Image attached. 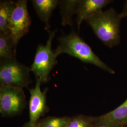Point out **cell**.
<instances>
[{"instance_id":"17","label":"cell","mask_w":127,"mask_h":127,"mask_svg":"<svg viewBox=\"0 0 127 127\" xmlns=\"http://www.w3.org/2000/svg\"><path fill=\"white\" fill-rule=\"evenodd\" d=\"M123 18H127V0L125 1L123 6V11L121 12Z\"/></svg>"},{"instance_id":"19","label":"cell","mask_w":127,"mask_h":127,"mask_svg":"<svg viewBox=\"0 0 127 127\" xmlns=\"http://www.w3.org/2000/svg\"><path fill=\"white\" fill-rule=\"evenodd\" d=\"M125 127H127V125H126V126H125Z\"/></svg>"},{"instance_id":"12","label":"cell","mask_w":127,"mask_h":127,"mask_svg":"<svg viewBox=\"0 0 127 127\" xmlns=\"http://www.w3.org/2000/svg\"><path fill=\"white\" fill-rule=\"evenodd\" d=\"M100 116L111 122L124 126L127 125V98L116 108Z\"/></svg>"},{"instance_id":"6","label":"cell","mask_w":127,"mask_h":127,"mask_svg":"<svg viewBox=\"0 0 127 127\" xmlns=\"http://www.w3.org/2000/svg\"><path fill=\"white\" fill-rule=\"evenodd\" d=\"M27 5L26 0L16 1L9 20V34L16 47L20 40L28 32L31 25V19L27 10Z\"/></svg>"},{"instance_id":"7","label":"cell","mask_w":127,"mask_h":127,"mask_svg":"<svg viewBox=\"0 0 127 127\" xmlns=\"http://www.w3.org/2000/svg\"><path fill=\"white\" fill-rule=\"evenodd\" d=\"M41 82L36 79V84L34 88L29 89L30 97L29 102V123L35 125L39 119L47 112L48 107L47 105L46 93L48 88L44 91L41 90Z\"/></svg>"},{"instance_id":"13","label":"cell","mask_w":127,"mask_h":127,"mask_svg":"<svg viewBox=\"0 0 127 127\" xmlns=\"http://www.w3.org/2000/svg\"><path fill=\"white\" fill-rule=\"evenodd\" d=\"M16 48L9 34L0 33V60L16 58Z\"/></svg>"},{"instance_id":"11","label":"cell","mask_w":127,"mask_h":127,"mask_svg":"<svg viewBox=\"0 0 127 127\" xmlns=\"http://www.w3.org/2000/svg\"><path fill=\"white\" fill-rule=\"evenodd\" d=\"M15 2L12 0L0 1V33L9 34V24Z\"/></svg>"},{"instance_id":"4","label":"cell","mask_w":127,"mask_h":127,"mask_svg":"<svg viewBox=\"0 0 127 127\" xmlns=\"http://www.w3.org/2000/svg\"><path fill=\"white\" fill-rule=\"evenodd\" d=\"M30 69L20 63L16 58L0 61V87L23 89L32 82Z\"/></svg>"},{"instance_id":"18","label":"cell","mask_w":127,"mask_h":127,"mask_svg":"<svg viewBox=\"0 0 127 127\" xmlns=\"http://www.w3.org/2000/svg\"><path fill=\"white\" fill-rule=\"evenodd\" d=\"M22 127H40V126H39L38 123H36L35 125H32L28 122L26 123Z\"/></svg>"},{"instance_id":"8","label":"cell","mask_w":127,"mask_h":127,"mask_svg":"<svg viewBox=\"0 0 127 127\" xmlns=\"http://www.w3.org/2000/svg\"><path fill=\"white\" fill-rule=\"evenodd\" d=\"M112 0H79L75 15L78 29L87 18L112 3Z\"/></svg>"},{"instance_id":"3","label":"cell","mask_w":127,"mask_h":127,"mask_svg":"<svg viewBox=\"0 0 127 127\" xmlns=\"http://www.w3.org/2000/svg\"><path fill=\"white\" fill-rule=\"evenodd\" d=\"M49 37L45 45L39 44L37 47L33 61L30 71L34 74L35 79L41 83H47L50 80V73L58 63V55L52 49V43L57 30L48 31Z\"/></svg>"},{"instance_id":"1","label":"cell","mask_w":127,"mask_h":127,"mask_svg":"<svg viewBox=\"0 0 127 127\" xmlns=\"http://www.w3.org/2000/svg\"><path fill=\"white\" fill-rule=\"evenodd\" d=\"M123 18L121 13L110 8L92 15L86 22L104 44L113 48L120 43L121 22Z\"/></svg>"},{"instance_id":"9","label":"cell","mask_w":127,"mask_h":127,"mask_svg":"<svg viewBox=\"0 0 127 127\" xmlns=\"http://www.w3.org/2000/svg\"><path fill=\"white\" fill-rule=\"evenodd\" d=\"M58 0H32L33 8L38 18L44 23L45 29L50 30V18L53 11L59 4Z\"/></svg>"},{"instance_id":"2","label":"cell","mask_w":127,"mask_h":127,"mask_svg":"<svg viewBox=\"0 0 127 127\" xmlns=\"http://www.w3.org/2000/svg\"><path fill=\"white\" fill-rule=\"evenodd\" d=\"M59 45L55 50L59 56L65 53L76 58L85 63L90 64L111 74H115L112 68L101 60L91 47L74 31L57 38Z\"/></svg>"},{"instance_id":"15","label":"cell","mask_w":127,"mask_h":127,"mask_svg":"<svg viewBox=\"0 0 127 127\" xmlns=\"http://www.w3.org/2000/svg\"><path fill=\"white\" fill-rule=\"evenodd\" d=\"M70 118L68 116L47 117L37 123L40 127H66Z\"/></svg>"},{"instance_id":"16","label":"cell","mask_w":127,"mask_h":127,"mask_svg":"<svg viewBox=\"0 0 127 127\" xmlns=\"http://www.w3.org/2000/svg\"><path fill=\"white\" fill-rule=\"evenodd\" d=\"M93 127H125V126L111 122L102 118L101 116H99L95 117Z\"/></svg>"},{"instance_id":"10","label":"cell","mask_w":127,"mask_h":127,"mask_svg":"<svg viewBox=\"0 0 127 127\" xmlns=\"http://www.w3.org/2000/svg\"><path fill=\"white\" fill-rule=\"evenodd\" d=\"M79 0H62L59 1L61 24L63 26L73 25V18L75 15Z\"/></svg>"},{"instance_id":"5","label":"cell","mask_w":127,"mask_h":127,"mask_svg":"<svg viewBox=\"0 0 127 127\" xmlns=\"http://www.w3.org/2000/svg\"><path fill=\"white\" fill-rule=\"evenodd\" d=\"M23 89L0 87V113L2 117H11L21 114L27 102Z\"/></svg>"},{"instance_id":"14","label":"cell","mask_w":127,"mask_h":127,"mask_svg":"<svg viewBox=\"0 0 127 127\" xmlns=\"http://www.w3.org/2000/svg\"><path fill=\"white\" fill-rule=\"evenodd\" d=\"M95 117L77 115L70 117L66 127H93Z\"/></svg>"}]
</instances>
